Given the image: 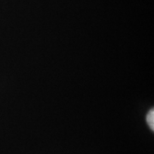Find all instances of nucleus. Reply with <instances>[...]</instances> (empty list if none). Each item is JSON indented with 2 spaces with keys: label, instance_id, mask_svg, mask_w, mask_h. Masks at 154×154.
<instances>
[{
  "label": "nucleus",
  "instance_id": "f257e3e1",
  "mask_svg": "<svg viewBox=\"0 0 154 154\" xmlns=\"http://www.w3.org/2000/svg\"><path fill=\"white\" fill-rule=\"evenodd\" d=\"M146 122L148 123L150 128L153 131L154 130V110L152 109V110H149L148 114L146 116Z\"/></svg>",
  "mask_w": 154,
  "mask_h": 154
}]
</instances>
